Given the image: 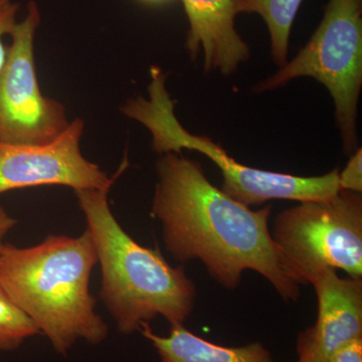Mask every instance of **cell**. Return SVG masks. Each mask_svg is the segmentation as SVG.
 I'll use <instances>...</instances> for the list:
<instances>
[{"label":"cell","instance_id":"6da1fadb","mask_svg":"<svg viewBox=\"0 0 362 362\" xmlns=\"http://www.w3.org/2000/svg\"><path fill=\"white\" fill-rule=\"evenodd\" d=\"M151 214L161 223L166 251L180 262L199 259L228 290L243 273L257 272L285 301L299 299L300 286L286 274L269 230L272 206L252 211L214 187L199 162L162 154Z\"/></svg>","mask_w":362,"mask_h":362},{"label":"cell","instance_id":"7a4b0ae2","mask_svg":"<svg viewBox=\"0 0 362 362\" xmlns=\"http://www.w3.org/2000/svg\"><path fill=\"white\" fill-rule=\"evenodd\" d=\"M96 247L87 230L78 237L51 235L37 246L6 244L0 284L62 356L78 341L98 345L108 326L90 292Z\"/></svg>","mask_w":362,"mask_h":362},{"label":"cell","instance_id":"3957f363","mask_svg":"<svg viewBox=\"0 0 362 362\" xmlns=\"http://www.w3.org/2000/svg\"><path fill=\"white\" fill-rule=\"evenodd\" d=\"M109 192H75L101 267L102 302L122 334L158 316L170 326L183 325L194 310V282L182 266H171L158 250L141 246L123 230L112 214Z\"/></svg>","mask_w":362,"mask_h":362},{"label":"cell","instance_id":"277c9868","mask_svg":"<svg viewBox=\"0 0 362 362\" xmlns=\"http://www.w3.org/2000/svg\"><path fill=\"white\" fill-rule=\"evenodd\" d=\"M272 238L283 268L297 285L311 284L325 269L362 276V199L339 190L279 214Z\"/></svg>","mask_w":362,"mask_h":362},{"label":"cell","instance_id":"5b68a950","mask_svg":"<svg viewBox=\"0 0 362 362\" xmlns=\"http://www.w3.org/2000/svg\"><path fill=\"white\" fill-rule=\"evenodd\" d=\"M300 77L315 78L329 90L343 149L345 154L354 153L362 87L361 0H330L322 21L303 49L255 90L277 89Z\"/></svg>","mask_w":362,"mask_h":362},{"label":"cell","instance_id":"8992f818","mask_svg":"<svg viewBox=\"0 0 362 362\" xmlns=\"http://www.w3.org/2000/svg\"><path fill=\"white\" fill-rule=\"evenodd\" d=\"M40 20L37 2L30 1L25 18L9 35L11 42L0 71V142L45 144L70 124L64 105L40 90L35 56Z\"/></svg>","mask_w":362,"mask_h":362},{"label":"cell","instance_id":"52a82bcc","mask_svg":"<svg viewBox=\"0 0 362 362\" xmlns=\"http://www.w3.org/2000/svg\"><path fill=\"white\" fill-rule=\"evenodd\" d=\"M85 123L71 121L68 127L45 144L0 142V194L9 190L37 187H68L74 190H110L127 168L124 159L116 175L108 176L83 156L80 142Z\"/></svg>","mask_w":362,"mask_h":362},{"label":"cell","instance_id":"ba28073f","mask_svg":"<svg viewBox=\"0 0 362 362\" xmlns=\"http://www.w3.org/2000/svg\"><path fill=\"white\" fill-rule=\"evenodd\" d=\"M318 316L312 327L300 333L297 362H328L343 345L362 338L361 278H340L333 269L317 274Z\"/></svg>","mask_w":362,"mask_h":362},{"label":"cell","instance_id":"9c48e42d","mask_svg":"<svg viewBox=\"0 0 362 362\" xmlns=\"http://www.w3.org/2000/svg\"><path fill=\"white\" fill-rule=\"evenodd\" d=\"M181 1L189 23L185 47L192 59L204 52V71L230 75L249 59V45L235 28L238 0Z\"/></svg>","mask_w":362,"mask_h":362},{"label":"cell","instance_id":"30bf717a","mask_svg":"<svg viewBox=\"0 0 362 362\" xmlns=\"http://www.w3.org/2000/svg\"><path fill=\"white\" fill-rule=\"evenodd\" d=\"M139 332L152 343L161 362H274L261 343L221 346L197 337L183 325L170 326L168 337L154 333L149 323L143 324Z\"/></svg>","mask_w":362,"mask_h":362},{"label":"cell","instance_id":"8fae6325","mask_svg":"<svg viewBox=\"0 0 362 362\" xmlns=\"http://www.w3.org/2000/svg\"><path fill=\"white\" fill-rule=\"evenodd\" d=\"M303 0H238V13H258L268 26L271 54L278 66L288 62L293 23Z\"/></svg>","mask_w":362,"mask_h":362},{"label":"cell","instance_id":"7c38bea8","mask_svg":"<svg viewBox=\"0 0 362 362\" xmlns=\"http://www.w3.org/2000/svg\"><path fill=\"white\" fill-rule=\"evenodd\" d=\"M40 333L32 319L16 306L0 284V350L18 349L26 339Z\"/></svg>","mask_w":362,"mask_h":362},{"label":"cell","instance_id":"4fadbf2b","mask_svg":"<svg viewBox=\"0 0 362 362\" xmlns=\"http://www.w3.org/2000/svg\"><path fill=\"white\" fill-rule=\"evenodd\" d=\"M21 4L13 0H0V71L6 64L7 47L4 44V37L11 35L16 25V16L20 11Z\"/></svg>","mask_w":362,"mask_h":362},{"label":"cell","instance_id":"5bb4252c","mask_svg":"<svg viewBox=\"0 0 362 362\" xmlns=\"http://www.w3.org/2000/svg\"><path fill=\"white\" fill-rule=\"evenodd\" d=\"M340 190L362 192V150L356 149L341 173L339 171Z\"/></svg>","mask_w":362,"mask_h":362},{"label":"cell","instance_id":"9a60e30c","mask_svg":"<svg viewBox=\"0 0 362 362\" xmlns=\"http://www.w3.org/2000/svg\"><path fill=\"white\" fill-rule=\"evenodd\" d=\"M328 362H362V338L343 345L330 356Z\"/></svg>","mask_w":362,"mask_h":362},{"label":"cell","instance_id":"2e32d148","mask_svg":"<svg viewBox=\"0 0 362 362\" xmlns=\"http://www.w3.org/2000/svg\"><path fill=\"white\" fill-rule=\"evenodd\" d=\"M16 218H13L6 209L0 207V254L4 251V247H6V235L8 233L16 226Z\"/></svg>","mask_w":362,"mask_h":362},{"label":"cell","instance_id":"e0dca14e","mask_svg":"<svg viewBox=\"0 0 362 362\" xmlns=\"http://www.w3.org/2000/svg\"><path fill=\"white\" fill-rule=\"evenodd\" d=\"M146 2H151V4H156V2L164 1V0H144Z\"/></svg>","mask_w":362,"mask_h":362}]
</instances>
